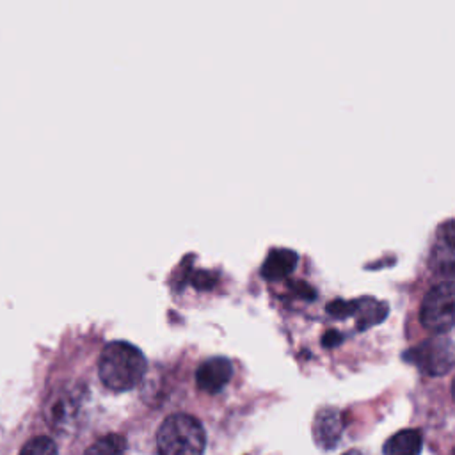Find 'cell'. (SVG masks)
I'll return each instance as SVG.
<instances>
[{
  "instance_id": "7c38bea8",
  "label": "cell",
  "mask_w": 455,
  "mask_h": 455,
  "mask_svg": "<svg viewBox=\"0 0 455 455\" xmlns=\"http://www.w3.org/2000/svg\"><path fill=\"white\" fill-rule=\"evenodd\" d=\"M343 455H364V453L359 451V450H350V451H345Z\"/></svg>"
},
{
  "instance_id": "277c9868",
  "label": "cell",
  "mask_w": 455,
  "mask_h": 455,
  "mask_svg": "<svg viewBox=\"0 0 455 455\" xmlns=\"http://www.w3.org/2000/svg\"><path fill=\"white\" fill-rule=\"evenodd\" d=\"M407 359L428 375L446 373L455 363V347L446 338H432L411 348Z\"/></svg>"
},
{
  "instance_id": "9c48e42d",
  "label": "cell",
  "mask_w": 455,
  "mask_h": 455,
  "mask_svg": "<svg viewBox=\"0 0 455 455\" xmlns=\"http://www.w3.org/2000/svg\"><path fill=\"white\" fill-rule=\"evenodd\" d=\"M297 265V254L290 249H274L268 252L263 267H261V274L263 277L275 281V279H283L286 277Z\"/></svg>"
},
{
  "instance_id": "30bf717a",
  "label": "cell",
  "mask_w": 455,
  "mask_h": 455,
  "mask_svg": "<svg viewBox=\"0 0 455 455\" xmlns=\"http://www.w3.org/2000/svg\"><path fill=\"white\" fill-rule=\"evenodd\" d=\"M126 439L119 434H107L94 441L84 455H124Z\"/></svg>"
},
{
  "instance_id": "52a82bcc",
  "label": "cell",
  "mask_w": 455,
  "mask_h": 455,
  "mask_svg": "<svg viewBox=\"0 0 455 455\" xmlns=\"http://www.w3.org/2000/svg\"><path fill=\"white\" fill-rule=\"evenodd\" d=\"M343 434L341 412L334 407H325L318 411L313 423V437L316 444L323 450H332L339 443Z\"/></svg>"
},
{
  "instance_id": "7a4b0ae2",
  "label": "cell",
  "mask_w": 455,
  "mask_h": 455,
  "mask_svg": "<svg viewBox=\"0 0 455 455\" xmlns=\"http://www.w3.org/2000/svg\"><path fill=\"white\" fill-rule=\"evenodd\" d=\"M160 455H203L206 434L199 419L190 414H171L164 419L156 434Z\"/></svg>"
},
{
  "instance_id": "3957f363",
  "label": "cell",
  "mask_w": 455,
  "mask_h": 455,
  "mask_svg": "<svg viewBox=\"0 0 455 455\" xmlns=\"http://www.w3.org/2000/svg\"><path fill=\"white\" fill-rule=\"evenodd\" d=\"M423 327L432 332H444L455 325V284L439 283L432 286L419 309Z\"/></svg>"
},
{
  "instance_id": "8992f818",
  "label": "cell",
  "mask_w": 455,
  "mask_h": 455,
  "mask_svg": "<svg viewBox=\"0 0 455 455\" xmlns=\"http://www.w3.org/2000/svg\"><path fill=\"white\" fill-rule=\"evenodd\" d=\"M233 364L226 357H212L196 371V384L201 391L219 393L231 379Z\"/></svg>"
},
{
  "instance_id": "5bb4252c",
  "label": "cell",
  "mask_w": 455,
  "mask_h": 455,
  "mask_svg": "<svg viewBox=\"0 0 455 455\" xmlns=\"http://www.w3.org/2000/svg\"><path fill=\"white\" fill-rule=\"evenodd\" d=\"M453 455H455V450H453Z\"/></svg>"
},
{
  "instance_id": "5b68a950",
  "label": "cell",
  "mask_w": 455,
  "mask_h": 455,
  "mask_svg": "<svg viewBox=\"0 0 455 455\" xmlns=\"http://www.w3.org/2000/svg\"><path fill=\"white\" fill-rule=\"evenodd\" d=\"M428 263L435 275L455 277V222L439 226Z\"/></svg>"
},
{
  "instance_id": "4fadbf2b",
  "label": "cell",
  "mask_w": 455,
  "mask_h": 455,
  "mask_svg": "<svg viewBox=\"0 0 455 455\" xmlns=\"http://www.w3.org/2000/svg\"><path fill=\"white\" fill-rule=\"evenodd\" d=\"M451 395H453V400H455V380H453V384H451Z\"/></svg>"
},
{
  "instance_id": "8fae6325",
  "label": "cell",
  "mask_w": 455,
  "mask_h": 455,
  "mask_svg": "<svg viewBox=\"0 0 455 455\" xmlns=\"http://www.w3.org/2000/svg\"><path fill=\"white\" fill-rule=\"evenodd\" d=\"M20 455H59L57 453V446L55 443L46 437V435H39L30 439L20 451Z\"/></svg>"
},
{
  "instance_id": "6da1fadb",
  "label": "cell",
  "mask_w": 455,
  "mask_h": 455,
  "mask_svg": "<svg viewBox=\"0 0 455 455\" xmlns=\"http://www.w3.org/2000/svg\"><path fill=\"white\" fill-rule=\"evenodd\" d=\"M146 366V357L139 347L116 339L103 347L98 361V373L108 389L128 391L142 380Z\"/></svg>"
},
{
  "instance_id": "ba28073f",
  "label": "cell",
  "mask_w": 455,
  "mask_h": 455,
  "mask_svg": "<svg viewBox=\"0 0 455 455\" xmlns=\"http://www.w3.org/2000/svg\"><path fill=\"white\" fill-rule=\"evenodd\" d=\"M423 446L421 432L416 428H405L393 434L382 448L384 455H419Z\"/></svg>"
}]
</instances>
